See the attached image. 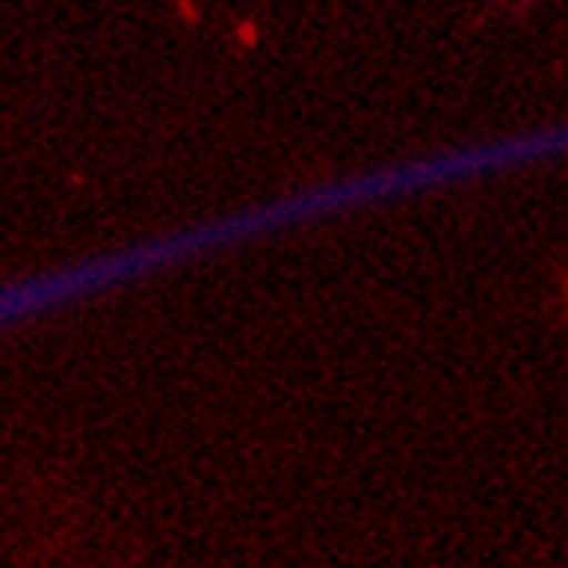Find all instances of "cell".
Wrapping results in <instances>:
<instances>
[{"label":"cell","mask_w":568,"mask_h":568,"mask_svg":"<svg viewBox=\"0 0 568 568\" xmlns=\"http://www.w3.org/2000/svg\"><path fill=\"white\" fill-rule=\"evenodd\" d=\"M557 152H568V128L557 132H537L521 135V140H501V143H477V148H462V152L434 155V160H417L406 168H378L369 175H354V180H338L331 187L306 191V200H283L275 207H246L239 215L215 219L207 227H187L175 235H160L152 243L128 246L120 255L92 258V263L60 266L48 275H32L24 283H9L4 291V323H20V318H37L44 311H60V306L88 298V294L112 291L115 283H132L140 275H155L163 266L183 263V255H207L215 246H231L239 239H255L278 227V219H306V215H331V211L358 207V203L382 200V195H402L414 187H434V183H454L465 175H481V171L497 168H517L529 160H549Z\"/></svg>","instance_id":"6da1fadb"}]
</instances>
